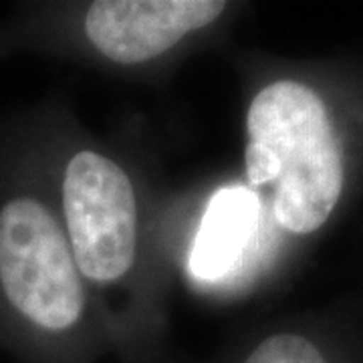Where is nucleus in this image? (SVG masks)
Listing matches in <instances>:
<instances>
[{"instance_id":"nucleus-5","label":"nucleus","mask_w":363,"mask_h":363,"mask_svg":"<svg viewBox=\"0 0 363 363\" xmlns=\"http://www.w3.org/2000/svg\"><path fill=\"white\" fill-rule=\"evenodd\" d=\"M259 200L247 188H222L212 198L190 255V271L218 281L233 271L257 226Z\"/></svg>"},{"instance_id":"nucleus-3","label":"nucleus","mask_w":363,"mask_h":363,"mask_svg":"<svg viewBox=\"0 0 363 363\" xmlns=\"http://www.w3.org/2000/svg\"><path fill=\"white\" fill-rule=\"evenodd\" d=\"M63 208L73 260L93 283H116L135 260L138 212L125 169L97 152H79L67 164Z\"/></svg>"},{"instance_id":"nucleus-4","label":"nucleus","mask_w":363,"mask_h":363,"mask_svg":"<svg viewBox=\"0 0 363 363\" xmlns=\"http://www.w3.org/2000/svg\"><path fill=\"white\" fill-rule=\"evenodd\" d=\"M220 0H97L85 14V35L119 65H140L212 25L226 11Z\"/></svg>"},{"instance_id":"nucleus-2","label":"nucleus","mask_w":363,"mask_h":363,"mask_svg":"<svg viewBox=\"0 0 363 363\" xmlns=\"http://www.w3.org/2000/svg\"><path fill=\"white\" fill-rule=\"evenodd\" d=\"M0 285L30 323L61 333L77 325L85 289L67 236L49 208L18 198L0 210Z\"/></svg>"},{"instance_id":"nucleus-6","label":"nucleus","mask_w":363,"mask_h":363,"mask_svg":"<svg viewBox=\"0 0 363 363\" xmlns=\"http://www.w3.org/2000/svg\"><path fill=\"white\" fill-rule=\"evenodd\" d=\"M242 363H327L321 350L297 333H274L262 339Z\"/></svg>"},{"instance_id":"nucleus-1","label":"nucleus","mask_w":363,"mask_h":363,"mask_svg":"<svg viewBox=\"0 0 363 363\" xmlns=\"http://www.w3.org/2000/svg\"><path fill=\"white\" fill-rule=\"evenodd\" d=\"M247 131L279 168L277 222L293 234L319 230L343 192L341 145L321 97L297 81H274L255 95Z\"/></svg>"}]
</instances>
